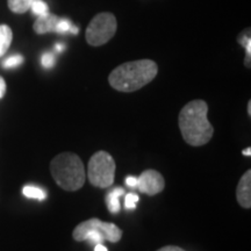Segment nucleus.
Returning a JSON list of instances; mask_svg holds the SVG:
<instances>
[{
    "label": "nucleus",
    "instance_id": "obj_13",
    "mask_svg": "<svg viewBox=\"0 0 251 251\" xmlns=\"http://www.w3.org/2000/svg\"><path fill=\"white\" fill-rule=\"evenodd\" d=\"M34 0H7L8 7L13 13L23 14L26 13L28 9L30 8L31 2Z\"/></svg>",
    "mask_w": 251,
    "mask_h": 251
},
{
    "label": "nucleus",
    "instance_id": "obj_23",
    "mask_svg": "<svg viewBox=\"0 0 251 251\" xmlns=\"http://www.w3.org/2000/svg\"><path fill=\"white\" fill-rule=\"evenodd\" d=\"M94 251H108V249L105 246H102V243H100V244H96Z\"/></svg>",
    "mask_w": 251,
    "mask_h": 251
},
{
    "label": "nucleus",
    "instance_id": "obj_2",
    "mask_svg": "<svg viewBox=\"0 0 251 251\" xmlns=\"http://www.w3.org/2000/svg\"><path fill=\"white\" fill-rule=\"evenodd\" d=\"M158 67L151 59H139L119 65L111 72L108 81L114 90L134 92L155 79Z\"/></svg>",
    "mask_w": 251,
    "mask_h": 251
},
{
    "label": "nucleus",
    "instance_id": "obj_26",
    "mask_svg": "<svg viewBox=\"0 0 251 251\" xmlns=\"http://www.w3.org/2000/svg\"><path fill=\"white\" fill-rule=\"evenodd\" d=\"M248 114H249V117H251V101L248 102Z\"/></svg>",
    "mask_w": 251,
    "mask_h": 251
},
{
    "label": "nucleus",
    "instance_id": "obj_25",
    "mask_svg": "<svg viewBox=\"0 0 251 251\" xmlns=\"http://www.w3.org/2000/svg\"><path fill=\"white\" fill-rule=\"evenodd\" d=\"M242 153L244 156H250L251 155V149L250 148H248V149H244L243 151H242Z\"/></svg>",
    "mask_w": 251,
    "mask_h": 251
},
{
    "label": "nucleus",
    "instance_id": "obj_16",
    "mask_svg": "<svg viewBox=\"0 0 251 251\" xmlns=\"http://www.w3.org/2000/svg\"><path fill=\"white\" fill-rule=\"evenodd\" d=\"M29 9H31V12L35 15H37V17L48 13L49 12L48 5H47L43 0H34V1L31 2Z\"/></svg>",
    "mask_w": 251,
    "mask_h": 251
},
{
    "label": "nucleus",
    "instance_id": "obj_18",
    "mask_svg": "<svg viewBox=\"0 0 251 251\" xmlns=\"http://www.w3.org/2000/svg\"><path fill=\"white\" fill-rule=\"evenodd\" d=\"M56 58L55 55L52 52H45L41 57V64L43 65V68L46 69H51L55 65Z\"/></svg>",
    "mask_w": 251,
    "mask_h": 251
},
{
    "label": "nucleus",
    "instance_id": "obj_21",
    "mask_svg": "<svg viewBox=\"0 0 251 251\" xmlns=\"http://www.w3.org/2000/svg\"><path fill=\"white\" fill-rule=\"evenodd\" d=\"M6 93V81L4 78L0 76V99L4 98Z\"/></svg>",
    "mask_w": 251,
    "mask_h": 251
},
{
    "label": "nucleus",
    "instance_id": "obj_1",
    "mask_svg": "<svg viewBox=\"0 0 251 251\" xmlns=\"http://www.w3.org/2000/svg\"><path fill=\"white\" fill-rule=\"evenodd\" d=\"M207 114L208 105L203 100H193L181 108L178 124L183 139L187 144L201 147L211 141L214 129L207 119Z\"/></svg>",
    "mask_w": 251,
    "mask_h": 251
},
{
    "label": "nucleus",
    "instance_id": "obj_3",
    "mask_svg": "<svg viewBox=\"0 0 251 251\" xmlns=\"http://www.w3.org/2000/svg\"><path fill=\"white\" fill-rule=\"evenodd\" d=\"M52 178L62 190L75 192L84 186L86 172L83 162L74 152H62L50 163Z\"/></svg>",
    "mask_w": 251,
    "mask_h": 251
},
{
    "label": "nucleus",
    "instance_id": "obj_15",
    "mask_svg": "<svg viewBox=\"0 0 251 251\" xmlns=\"http://www.w3.org/2000/svg\"><path fill=\"white\" fill-rule=\"evenodd\" d=\"M78 31H79V28L74 26L70 20H68V19H59L57 27H56V33H72L76 35V34H78Z\"/></svg>",
    "mask_w": 251,
    "mask_h": 251
},
{
    "label": "nucleus",
    "instance_id": "obj_8",
    "mask_svg": "<svg viewBox=\"0 0 251 251\" xmlns=\"http://www.w3.org/2000/svg\"><path fill=\"white\" fill-rule=\"evenodd\" d=\"M237 201L243 208H251V171L248 170L240 179L236 190Z\"/></svg>",
    "mask_w": 251,
    "mask_h": 251
},
{
    "label": "nucleus",
    "instance_id": "obj_10",
    "mask_svg": "<svg viewBox=\"0 0 251 251\" xmlns=\"http://www.w3.org/2000/svg\"><path fill=\"white\" fill-rule=\"evenodd\" d=\"M125 190L122 187H115L106 194V205H107L108 211L112 214H117L120 212V197L125 196Z\"/></svg>",
    "mask_w": 251,
    "mask_h": 251
},
{
    "label": "nucleus",
    "instance_id": "obj_24",
    "mask_svg": "<svg viewBox=\"0 0 251 251\" xmlns=\"http://www.w3.org/2000/svg\"><path fill=\"white\" fill-rule=\"evenodd\" d=\"M56 50H57V51H63V50H64V45L57 43V45H56Z\"/></svg>",
    "mask_w": 251,
    "mask_h": 251
},
{
    "label": "nucleus",
    "instance_id": "obj_17",
    "mask_svg": "<svg viewBox=\"0 0 251 251\" xmlns=\"http://www.w3.org/2000/svg\"><path fill=\"white\" fill-rule=\"evenodd\" d=\"M24 63V57L21 55H12L8 58H6L2 62V67L5 69H12L17 68L19 65H21Z\"/></svg>",
    "mask_w": 251,
    "mask_h": 251
},
{
    "label": "nucleus",
    "instance_id": "obj_7",
    "mask_svg": "<svg viewBox=\"0 0 251 251\" xmlns=\"http://www.w3.org/2000/svg\"><path fill=\"white\" fill-rule=\"evenodd\" d=\"M165 187L163 176L156 170H146L137 178V190L147 196H156Z\"/></svg>",
    "mask_w": 251,
    "mask_h": 251
},
{
    "label": "nucleus",
    "instance_id": "obj_11",
    "mask_svg": "<svg viewBox=\"0 0 251 251\" xmlns=\"http://www.w3.org/2000/svg\"><path fill=\"white\" fill-rule=\"evenodd\" d=\"M12 40H13V31L7 25H0V57H2L9 47L12 45Z\"/></svg>",
    "mask_w": 251,
    "mask_h": 251
},
{
    "label": "nucleus",
    "instance_id": "obj_22",
    "mask_svg": "<svg viewBox=\"0 0 251 251\" xmlns=\"http://www.w3.org/2000/svg\"><path fill=\"white\" fill-rule=\"evenodd\" d=\"M157 251H185L184 249H181L179 247H176V246H166V247H163L161 248L159 250Z\"/></svg>",
    "mask_w": 251,
    "mask_h": 251
},
{
    "label": "nucleus",
    "instance_id": "obj_20",
    "mask_svg": "<svg viewBox=\"0 0 251 251\" xmlns=\"http://www.w3.org/2000/svg\"><path fill=\"white\" fill-rule=\"evenodd\" d=\"M126 184L129 187H137V178L133 177V176H128L126 178Z\"/></svg>",
    "mask_w": 251,
    "mask_h": 251
},
{
    "label": "nucleus",
    "instance_id": "obj_5",
    "mask_svg": "<svg viewBox=\"0 0 251 251\" xmlns=\"http://www.w3.org/2000/svg\"><path fill=\"white\" fill-rule=\"evenodd\" d=\"M115 161L107 151H97L87 166V178L94 187L108 188L114 183Z\"/></svg>",
    "mask_w": 251,
    "mask_h": 251
},
{
    "label": "nucleus",
    "instance_id": "obj_19",
    "mask_svg": "<svg viewBox=\"0 0 251 251\" xmlns=\"http://www.w3.org/2000/svg\"><path fill=\"white\" fill-rule=\"evenodd\" d=\"M139 202V196L135 193H128L125 197V207L127 209H135L136 203Z\"/></svg>",
    "mask_w": 251,
    "mask_h": 251
},
{
    "label": "nucleus",
    "instance_id": "obj_12",
    "mask_svg": "<svg viewBox=\"0 0 251 251\" xmlns=\"http://www.w3.org/2000/svg\"><path fill=\"white\" fill-rule=\"evenodd\" d=\"M238 42L242 45L246 49V61H244V65L250 68V59H251V36H250V29H244L242 33L238 36Z\"/></svg>",
    "mask_w": 251,
    "mask_h": 251
},
{
    "label": "nucleus",
    "instance_id": "obj_4",
    "mask_svg": "<svg viewBox=\"0 0 251 251\" xmlns=\"http://www.w3.org/2000/svg\"><path fill=\"white\" fill-rule=\"evenodd\" d=\"M72 236L77 242L89 241L93 244H100L103 243V241H108L117 243L121 240L122 230L117 225L93 218L76 226Z\"/></svg>",
    "mask_w": 251,
    "mask_h": 251
},
{
    "label": "nucleus",
    "instance_id": "obj_6",
    "mask_svg": "<svg viewBox=\"0 0 251 251\" xmlns=\"http://www.w3.org/2000/svg\"><path fill=\"white\" fill-rule=\"evenodd\" d=\"M117 29L118 21L114 14L108 13V12L97 14L86 28V42L92 47L106 45L114 37Z\"/></svg>",
    "mask_w": 251,
    "mask_h": 251
},
{
    "label": "nucleus",
    "instance_id": "obj_9",
    "mask_svg": "<svg viewBox=\"0 0 251 251\" xmlns=\"http://www.w3.org/2000/svg\"><path fill=\"white\" fill-rule=\"evenodd\" d=\"M59 19L61 18L55 14L49 13V12L43 15H40V17H37L35 23H34V31L36 34H40V35L51 33V31H55L56 33V27H57Z\"/></svg>",
    "mask_w": 251,
    "mask_h": 251
},
{
    "label": "nucleus",
    "instance_id": "obj_14",
    "mask_svg": "<svg viewBox=\"0 0 251 251\" xmlns=\"http://www.w3.org/2000/svg\"><path fill=\"white\" fill-rule=\"evenodd\" d=\"M23 193L25 197L29 198V199H36L42 201L47 198V192L43 188L33 186V185H27L23 188Z\"/></svg>",
    "mask_w": 251,
    "mask_h": 251
}]
</instances>
